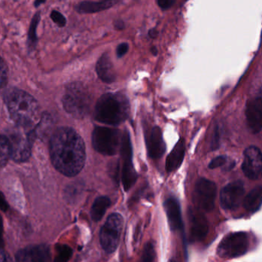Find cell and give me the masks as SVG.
I'll return each mask as SVG.
<instances>
[{
  "label": "cell",
  "instance_id": "obj_39",
  "mask_svg": "<svg viewBox=\"0 0 262 262\" xmlns=\"http://www.w3.org/2000/svg\"><path fill=\"white\" fill-rule=\"evenodd\" d=\"M168 262H177V261H176V260H174V259H170L169 260V261Z\"/></svg>",
  "mask_w": 262,
  "mask_h": 262
},
{
  "label": "cell",
  "instance_id": "obj_22",
  "mask_svg": "<svg viewBox=\"0 0 262 262\" xmlns=\"http://www.w3.org/2000/svg\"><path fill=\"white\" fill-rule=\"evenodd\" d=\"M110 199L107 196H99L94 202L93 206L91 210V216L92 220L95 222H98L103 218L106 211L111 206Z\"/></svg>",
  "mask_w": 262,
  "mask_h": 262
},
{
  "label": "cell",
  "instance_id": "obj_38",
  "mask_svg": "<svg viewBox=\"0 0 262 262\" xmlns=\"http://www.w3.org/2000/svg\"><path fill=\"white\" fill-rule=\"evenodd\" d=\"M151 52H152V53L154 54V55H157V49L156 47H152V49H151Z\"/></svg>",
  "mask_w": 262,
  "mask_h": 262
},
{
  "label": "cell",
  "instance_id": "obj_27",
  "mask_svg": "<svg viewBox=\"0 0 262 262\" xmlns=\"http://www.w3.org/2000/svg\"><path fill=\"white\" fill-rule=\"evenodd\" d=\"M8 69L6 63L0 57V89H3L7 84Z\"/></svg>",
  "mask_w": 262,
  "mask_h": 262
},
{
  "label": "cell",
  "instance_id": "obj_23",
  "mask_svg": "<svg viewBox=\"0 0 262 262\" xmlns=\"http://www.w3.org/2000/svg\"><path fill=\"white\" fill-rule=\"evenodd\" d=\"M40 19H41V15L39 12H37L31 20L30 26L28 32V42L30 46H35L38 41L37 28L39 24Z\"/></svg>",
  "mask_w": 262,
  "mask_h": 262
},
{
  "label": "cell",
  "instance_id": "obj_16",
  "mask_svg": "<svg viewBox=\"0 0 262 262\" xmlns=\"http://www.w3.org/2000/svg\"><path fill=\"white\" fill-rule=\"evenodd\" d=\"M146 146L149 157L154 160L163 157L166 151V143L163 140L162 130L159 127H154L146 137Z\"/></svg>",
  "mask_w": 262,
  "mask_h": 262
},
{
  "label": "cell",
  "instance_id": "obj_18",
  "mask_svg": "<svg viewBox=\"0 0 262 262\" xmlns=\"http://www.w3.org/2000/svg\"><path fill=\"white\" fill-rule=\"evenodd\" d=\"M96 72L104 82L110 84L115 81L116 73L108 54L104 53L99 58L96 64Z\"/></svg>",
  "mask_w": 262,
  "mask_h": 262
},
{
  "label": "cell",
  "instance_id": "obj_25",
  "mask_svg": "<svg viewBox=\"0 0 262 262\" xmlns=\"http://www.w3.org/2000/svg\"><path fill=\"white\" fill-rule=\"evenodd\" d=\"M156 260H157V254H156L154 244L149 242L145 245L139 262H156Z\"/></svg>",
  "mask_w": 262,
  "mask_h": 262
},
{
  "label": "cell",
  "instance_id": "obj_12",
  "mask_svg": "<svg viewBox=\"0 0 262 262\" xmlns=\"http://www.w3.org/2000/svg\"><path fill=\"white\" fill-rule=\"evenodd\" d=\"M243 170L245 175L251 180L262 177V154L258 148L250 146L244 152Z\"/></svg>",
  "mask_w": 262,
  "mask_h": 262
},
{
  "label": "cell",
  "instance_id": "obj_35",
  "mask_svg": "<svg viewBox=\"0 0 262 262\" xmlns=\"http://www.w3.org/2000/svg\"><path fill=\"white\" fill-rule=\"evenodd\" d=\"M115 27H116V29H123L124 28V21H121V20H117L116 21L115 23Z\"/></svg>",
  "mask_w": 262,
  "mask_h": 262
},
{
  "label": "cell",
  "instance_id": "obj_34",
  "mask_svg": "<svg viewBox=\"0 0 262 262\" xmlns=\"http://www.w3.org/2000/svg\"><path fill=\"white\" fill-rule=\"evenodd\" d=\"M0 262H13L9 255L4 251L0 249Z\"/></svg>",
  "mask_w": 262,
  "mask_h": 262
},
{
  "label": "cell",
  "instance_id": "obj_11",
  "mask_svg": "<svg viewBox=\"0 0 262 262\" xmlns=\"http://www.w3.org/2000/svg\"><path fill=\"white\" fill-rule=\"evenodd\" d=\"M245 188L243 182L237 180L229 183L222 189L220 203L226 210H233L241 204L244 197Z\"/></svg>",
  "mask_w": 262,
  "mask_h": 262
},
{
  "label": "cell",
  "instance_id": "obj_4",
  "mask_svg": "<svg viewBox=\"0 0 262 262\" xmlns=\"http://www.w3.org/2000/svg\"><path fill=\"white\" fill-rule=\"evenodd\" d=\"M90 94L88 89L81 83L75 82L71 84L66 89L63 98L64 110L78 119L84 118L90 110Z\"/></svg>",
  "mask_w": 262,
  "mask_h": 262
},
{
  "label": "cell",
  "instance_id": "obj_20",
  "mask_svg": "<svg viewBox=\"0 0 262 262\" xmlns=\"http://www.w3.org/2000/svg\"><path fill=\"white\" fill-rule=\"evenodd\" d=\"M185 155V143L183 139H180L170 154L168 156L166 162V169L167 172H171L177 170L183 163Z\"/></svg>",
  "mask_w": 262,
  "mask_h": 262
},
{
  "label": "cell",
  "instance_id": "obj_36",
  "mask_svg": "<svg viewBox=\"0 0 262 262\" xmlns=\"http://www.w3.org/2000/svg\"><path fill=\"white\" fill-rule=\"evenodd\" d=\"M157 35H158V32H157V29H150L149 31V36L152 38H157Z\"/></svg>",
  "mask_w": 262,
  "mask_h": 262
},
{
  "label": "cell",
  "instance_id": "obj_7",
  "mask_svg": "<svg viewBox=\"0 0 262 262\" xmlns=\"http://www.w3.org/2000/svg\"><path fill=\"white\" fill-rule=\"evenodd\" d=\"M124 226V219L121 214L113 213L107 217L100 231V243L107 253H113L119 244Z\"/></svg>",
  "mask_w": 262,
  "mask_h": 262
},
{
  "label": "cell",
  "instance_id": "obj_13",
  "mask_svg": "<svg viewBox=\"0 0 262 262\" xmlns=\"http://www.w3.org/2000/svg\"><path fill=\"white\" fill-rule=\"evenodd\" d=\"M189 219L191 241L200 242L204 239L209 232V224L206 216L198 209H190Z\"/></svg>",
  "mask_w": 262,
  "mask_h": 262
},
{
  "label": "cell",
  "instance_id": "obj_14",
  "mask_svg": "<svg viewBox=\"0 0 262 262\" xmlns=\"http://www.w3.org/2000/svg\"><path fill=\"white\" fill-rule=\"evenodd\" d=\"M15 260L16 262H51L50 249L46 245L29 246L17 253Z\"/></svg>",
  "mask_w": 262,
  "mask_h": 262
},
{
  "label": "cell",
  "instance_id": "obj_15",
  "mask_svg": "<svg viewBox=\"0 0 262 262\" xmlns=\"http://www.w3.org/2000/svg\"><path fill=\"white\" fill-rule=\"evenodd\" d=\"M246 119L252 132L258 133L262 130V97L249 101L246 108Z\"/></svg>",
  "mask_w": 262,
  "mask_h": 262
},
{
  "label": "cell",
  "instance_id": "obj_28",
  "mask_svg": "<svg viewBox=\"0 0 262 262\" xmlns=\"http://www.w3.org/2000/svg\"><path fill=\"white\" fill-rule=\"evenodd\" d=\"M51 18L60 28L64 27L66 26V23H67L66 17L58 11H52V13H51Z\"/></svg>",
  "mask_w": 262,
  "mask_h": 262
},
{
  "label": "cell",
  "instance_id": "obj_29",
  "mask_svg": "<svg viewBox=\"0 0 262 262\" xmlns=\"http://www.w3.org/2000/svg\"><path fill=\"white\" fill-rule=\"evenodd\" d=\"M226 163V157L225 156H220V157H215L209 163V169H215V168L220 167L223 166Z\"/></svg>",
  "mask_w": 262,
  "mask_h": 262
},
{
  "label": "cell",
  "instance_id": "obj_37",
  "mask_svg": "<svg viewBox=\"0 0 262 262\" xmlns=\"http://www.w3.org/2000/svg\"><path fill=\"white\" fill-rule=\"evenodd\" d=\"M46 0H35V3H34V6L35 7H38V6H41L43 3H46Z\"/></svg>",
  "mask_w": 262,
  "mask_h": 262
},
{
  "label": "cell",
  "instance_id": "obj_32",
  "mask_svg": "<svg viewBox=\"0 0 262 262\" xmlns=\"http://www.w3.org/2000/svg\"><path fill=\"white\" fill-rule=\"evenodd\" d=\"M112 167L110 168L111 173L112 174V177H113L114 180H115V181H118L119 166H118V163H116V164H115V163H112Z\"/></svg>",
  "mask_w": 262,
  "mask_h": 262
},
{
  "label": "cell",
  "instance_id": "obj_17",
  "mask_svg": "<svg viewBox=\"0 0 262 262\" xmlns=\"http://www.w3.org/2000/svg\"><path fill=\"white\" fill-rule=\"evenodd\" d=\"M164 209L168 219L171 230L180 231L183 229V220H182L181 209L180 203L175 198L167 199L164 203Z\"/></svg>",
  "mask_w": 262,
  "mask_h": 262
},
{
  "label": "cell",
  "instance_id": "obj_1",
  "mask_svg": "<svg viewBox=\"0 0 262 262\" xmlns=\"http://www.w3.org/2000/svg\"><path fill=\"white\" fill-rule=\"evenodd\" d=\"M50 155L58 172L67 177H75L84 168L85 146L77 131L71 127H60L51 137Z\"/></svg>",
  "mask_w": 262,
  "mask_h": 262
},
{
  "label": "cell",
  "instance_id": "obj_19",
  "mask_svg": "<svg viewBox=\"0 0 262 262\" xmlns=\"http://www.w3.org/2000/svg\"><path fill=\"white\" fill-rule=\"evenodd\" d=\"M120 0H101L99 2L84 1L76 6L79 13L90 14L107 10L119 3Z\"/></svg>",
  "mask_w": 262,
  "mask_h": 262
},
{
  "label": "cell",
  "instance_id": "obj_9",
  "mask_svg": "<svg viewBox=\"0 0 262 262\" xmlns=\"http://www.w3.org/2000/svg\"><path fill=\"white\" fill-rule=\"evenodd\" d=\"M217 188L215 183L202 178L197 181L193 192V201L197 209L210 212L215 207Z\"/></svg>",
  "mask_w": 262,
  "mask_h": 262
},
{
  "label": "cell",
  "instance_id": "obj_10",
  "mask_svg": "<svg viewBox=\"0 0 262 262\" xmlns=\"http://www.w3.org/2000/svg\"><path fill=\"white\" fill-rule=\"evenodd\" d=\"M120 150H121L123 163L121 180H122L124 190L128 191L137 181V174L133 165L132 144H131L130 134L127 131L123 134Z\"/></svg>",
  "mask_w": 262,
  "mask_h": 262
},
{
  "label": "cell",
  "instance_id": "obj_8",
  "mask_svg": "<svg viewBox=\"0 0 262 262\" xmlns=\"http://www.w3.org/2000/svg\"><path fill=\"white\" fill-rule=\"evenodd\" d=\"M249 238L243 232H232L222 240L217 248V254L223 258H238L243 256L249 250Z\"/></svg>",
  "mask_w": 262,
  "mask_h": 262
},
{
  "label": "cell",
  "instance_id": "obj_26",
  "mask_svg": "<svg viewBox=\"0 0 262 262\" xmlns=\"http://www.w3.org/2000/svg\"><path fill=\"white\" fill-rule=\"evenodd\" d=\"M72 255V249L66 245H59L57 247L55 262H68Z\"/></svg>",
  "mask_w": 262,
  "mask_h": 262
},
{
  "label": "cell",
  "instance_id": "obj_31",
  "mask_svg": "<svg viewBox=\"0 0 262 262\" xmlns=\"http://www.w3.org/2000/svg\"><path fill=\"white\" fill-rule=\"evenodd\" d=\"M177 0H157V4L163 10L169 9L173 6Z\"/></svg>",
  "mask_w": 262,
  "mask_h": 262
},
{
  "label": "cell",
  "instance_id": "obj_30",
  "mask_svg": "<svg viewBox=\"0 0 262 262\" xmlns=\"http://www.w3.org/2000/svg\"><path fill=\"white\" fill-rule=\"evenodd\" d=\"M128 50L129 45L126 42L121 43V44L118 46V49H117V55H118V58H121V57L124 56V55L127 54Z\"/></svg>",
  "mask_w": 262,
  "mask_h": 262
},
{
  "label": "cell",
  "instance_id": "obj_21",
  "mask_svg": "<svg viewBox=\"0 0 262 262\" xmlns=\"http://www.w3.org/2000/svg\"><path fill=\"white\" fill-rule=\"evenodd\" d=\"M245 209L250 212H255L260 209L262 205V187L252 189L243 200Z\"/></svg>",
  "mask_w": 262,
  "mask_h": 262
},
{
  "label": "cell",
  "instance_id": "obj_33",
  "mask_svg": "<svg viewBox=\"0 0 262 262\" xmlns=\"http://www.w3.org/2000/svg\"><path fill=\"white\" fill-rule=\"evenodd\" d=\"M219 142H220V134H219V130L216 129V130H215V134H214L213 138H212V149H215L218 148Z\"/></svg>",
  "mask_w": 262,
  "mask_h": 262
},
{
  "label": "cell",
  "instance_id": "obj_24",
  "mask_svg": "<svg viewBox=\"0 0 262 262\" xmlns=\"http://www.w3.org/2000/svg\"><path fill=\"white\" fill-rule=\"evenodd\" d=\"M11 157L10 145L7 137L0 135V167L4 166Z\"/></svg>",
  "mask_w": 262,
  "mask_h": 262
},
{
  "label": "cell",
  "instance_id": "obj_5",
  "mask_svg": "<svg viewBox=\"0 0 262 262\" xmlns=\"http://www.w3.org/2000/svg\"><path fill=\"white\" fill-rule=\"evenodd\" d=\"M11 157L15 161L24 162L29 158L33 142V132L31 128L17 125L9 132Z\"/></svg>",
  "mask_w": 262,
  "mask_h": 262
},
{
  "label": "cell",
  "instance_id": "obj_2",
  "mask_svg": "<svg viewBox=\"0 0 262 262\" xmlns=\"http://www.w3.org/2000/svg\"><path fill=\"white\" fill-rule=\"evenodd\" d=\"M6 104L11 118L17 125L31 128L38 121L39 106L27 92L19 89L9 91L6 95Z\"/></svg>",
  "mask_w": 262,
  "mask_h": 262
},
{
  "label": "cell",
  "instance_id": "obj_3",
  "mask_svg": "<svg viewBox=\"0 0 262 262\" xmlns=\"http://www.w3.org/2000/svg\"><path fill=\"white\" fill-rule=\"evenodd\" d=\"M128 100L119 93L104 94L97 101L95 118L98 122L116 125L124 122L129 117Z\"/></svg>",
  "mask_w": 262,
  "mask_h": 262
},
{
  "label": "cell",
  "instance_id": "obj_6",
  "mask_svg": "<svg viewBox=\"0 0 262 262\" xmlns=\"http://www.w3.org/2000/svg\"><path fill=\"white\" fill-rule=\"evenodd\" d=\"M121 131L109 127H96L92 134V145L95 150L105 156H114L121 149Z\"/></svg>",
  "mask_w": 262,
  "mask_h": 262
}]
</instances>
